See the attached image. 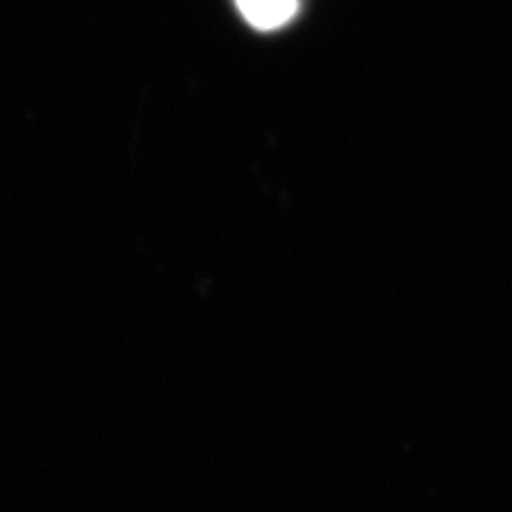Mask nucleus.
I'll return each mask as SVG.
<instances>
[{"label": "nucleus", "instance_id": "f257e3e1", "mask_svg": "<svg viewBox=\"0 0 512 512\" xmlns=\"http://www.w3.org/2000/svg\"><path fill=\"white\" fill-rule=\"evenodd\" d=\"M235 5L256 31H278L299 15V0H235Z\"/></svg>", "mask_w": 512, "mask_h": 512}]
</instances>
